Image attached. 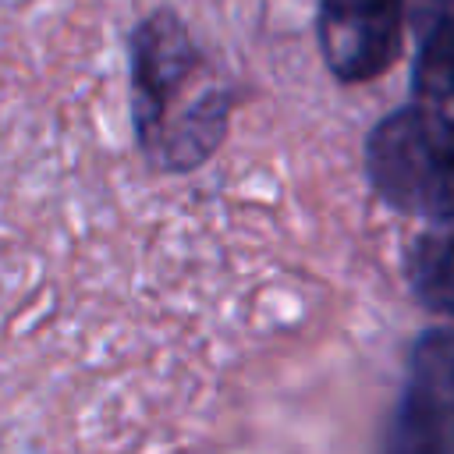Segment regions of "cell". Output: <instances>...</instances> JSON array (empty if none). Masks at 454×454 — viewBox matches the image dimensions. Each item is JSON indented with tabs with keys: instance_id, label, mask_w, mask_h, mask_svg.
<instances>
[{
	"instance_id": "6da1fadb",
	"label": "cell",
	"mask_w": 454,
	"mask_h": 454,
	"mask_svg": "<svg viewBox=\"0 0 454 454\" xmlns=\"http://www.w3.org/2000/svg\"><path fill=\"white\" fill-rule=\"evenodd\" d=\"M372 188L401 213L426 220L454 216V124L404 106L380 121L365 142Z\"/></svg>"
},
{
	"instance_id": "7a4b0ae2",
	"label": "cell",
	"mask_w": 454,
	"mask_h": 454,
	"mask_svg": "<svg viewBox=\"0 0 454 454\" xmlns=\"http://www.w3.org/2000/svg\"><path fill=\"white\" fill-rule=\"evenodd\" d=\"M195 71L199 50L192 46L184 25L174 14L163 11L138 25L131 43V106L145 153L174 121V106L181 103Z\"/></svg>"
},
{
	"instance_id": "3957f363",
	"label": "cell",
	"mask_w": 454,
	"mask_h": 454,
	"mask_svg": "<svg viewBox=\"0 0 454 454\" xmlns=\"http://www.w3.org/2000/svg\"><path fill=\"white\" fill-rule=\"evenodd\" d=\"M401 0H319V43L340 82L383 74L401 50Z\"/></svg>"
},
{
	"instance_id": "277c9868",
	"label": "cell",
	"mask_w": 454,
	"mask_h": 454,
	"mask_svg": "<svg viewBox=\"0 0 454 454\" xmlns=\"http://www.w3.org/2000/svg\"><path fill=\"white\" fill-rule=\"evenodd\" d=\"M408 277L422 305L454 316V216L433 220V227L415 241Z\"/></svg>"
},
{
	"instance_id": "5b68a950",
	"label": "cell",
	"mask_w": 454,
	"mask_h": 454,
	"mask_svg": "<svg viewBox=\"0 0 454 454\" xmlns=\"http://www.w3.org/2000/svg\"><path fill=\"white\" fill-rule=\"evenodd\" d=\"M415 106L454 124V11L443 14L415 60Z\"/></svg>"
}]
</instances>
